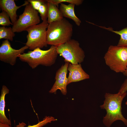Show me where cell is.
I'll return each mask as SVG.
<instances>
[{"label": "cell", "mask_w": 127, "mask_h": 127, "mask_svg": "<svg viewBox=\"0 0 127 127\" xmlns=\"http://www.w3.org/2000/svg\"><path fill=\"white\" fill-rule=\"evenodd\" d=\"M127 94V92L105 94L103 103L100 107L105 109L106 111V114L103 118V122L107 127H110L114 122L117 120L122 121L127 126V119L124 117L121 112L122 102Z\"/></svg>", "instance_id": "cell-1"}, {"label": "cell", "mask_w": 127, "mask_h": 127, "mask_svg": "<svg viewBox=\"0 0 127 127\" xmlns=\"http://www.w3.org/2000/svg\"><path fill=\"white\" fill-rule=\"evenodd\" d=\"M72 24L65 18L49 24L47 30L48 44L57 47L71 39Z\"/></svg>", "instance_id": "cell-2"}, {"label": "cell", "mask_w": 127, "mask_h": 127, "mask_svg": "<svg viewBox=\"0 0 127 127\" xmlns=\"http://www.w3.org/2000/svg\"><path fill=\"white\" fill-rule=\"evenodd\" d=\"M58 54L56 47L51 46L46 50L36 48L20 55L18 57L21 61L27 63L33 69L40 65L46 66L52 65L55 63Z\"/></svg>", "instance_id": "cell-3"}, {"label": "cell", "mask_w": 127, "mask_h": 127, "mask_svg": "<svg viewBox=\"0 0 127 127\" xmlns=\"http://www.w3.org/2000/svg\"><path fill=\"white\" fill-rule=\"evenodd\" d=\"M104 58L111 69L116 73H123L127 67V47L111 45Z\"/></svg>", "instance_id": "cell-4"}, {"label": "cell", "mask_w": 127, "mask_h": 127, "mask_svg": "<svg viewBox=\"0 0 127 127\" xmlns=\"http://www.w3.org/2000/svg\"><path fill=\"white\" fill-rule=\"evenodd\" d=\"M48 24L47 20L43 21L26 29L28 34L25 44L30 50H33L37 48L41 49L47 46V30Z\"/></svg>", "instance_id": "cell-5"}, {"label": "cell", "mask_w": 127, "mask_h": 127, "mask_svg": "<svg viewBox=\"0 0 127 127\" xmlns=\"http://www.w3.org/2000/svg\"><path fill=\"white\" fill-rule=\"evenodd\" d=\"M57 53L64 59L65 62L72 64H80L85 57L84 51L80 46L78 41L71 39L56 47Z\"/></svg>", "instance_id": "cell-6"}, {"label": "cell", "mask_w": 127, "mask_h": 127, "mask_svg": "<svg viewBox=\"0 0 127 127\" xmlns=\"http://www.w3.org/2000/svg\"><path fill=\"white\" fill-rule=\"evenodd\" d=\"M40 21L38 12L29 3L25 6L23 13L12 25V30L15 33L20 32L26 31L31 26L40 24Z\"/></svg>", "instance_id": "cell-7"}, {"label": "cell", "mask_w": 127, "mask_h": 127, "mask_svg": "<svg viewBox=\"0 0 127 127\" xmlns=\"http://www.w3.org/2000/svg\"><path fill=\"white\" fill-rule=\"evenodd\" d=\"M28 48L26 45L18 49L12 48L9 40L3 41L0 47V60L13 66L15 64L19 56Z\"/></svg>", "instance_id": "cell-8"}, {"label": "cell", "mask_w": 127, "mask_h": 127, "mask_svg": "<svg viewBox=\"0 0 127 127\" xmlns=\"http://www.w3.org/2000/svg\"><path fill=\"white\" fill-rule=\"evenodd\" d=\"M69 63L65 62L64 64L57 71L55 76V81L49 91L50 93H55L57 90H59L63 95H66L67 94V86L68 84L67 75Z\"/></svg>", "instance_id": "cell-9"}, {"label": "cell", "mask_w": 127, "mask_h": 127, "mask_svg": "<svg viewBox=\"0 0 127 127\" xmlns=\"http://www.w3.org/2000/svg\"><path fill=\"white\" fill-rule=\"evenodd\" d=\"M67 69L69 71L67 77L68 85L90 78L89 75L83 70L80 64H73L69 63Z\"/></svg>", "instance_id": "cell-10"}, {"label": "cell", "mask_w": 127, "mask_h": 127, "mask_svg": "<svg viewBox=\"0 0 127 127\" xmlns=\"http://www.w3.org/2000/svg\"><path fill=\"white\" fill-rule=\"evenodd\" d=\"M29 3L25 1L23 4L17 6L14 0H0V7L2 11L6 12L9 16L11 21L13 25L17 20V10L20 7L25 6Z\"/></svg>", "instance_id": "cell-11"}, {"label": "cell", "mask_w": 127, "mask_h": 127, "mask_svg": "<svg viewBox=\"0 0 127 127\" xmlns=\"http://www.w3.org/2000/svg\"><path fill=\"white\" fill-rule=\"evenodd\" d=\"M59 9L64 17L72 20L78 26L80 25L81 21L76 15L74 11L75 5L69 4L67 5L63 3L60 4Z\"/></svg>", "instance_id": "cell-12"}, {"label": "cell", "mask_w": 127, "mask_h": 127, "mask_svg": "<svg viewBox=\"0 0 127 127\" xmlns=\"http://www.w3.org/2000/svg\"><path fill=\"white\" fill-rule=\"evenodd\" d=\"M27 1L31 4L32 7L40 13L43 21L47 20L48 5L47 2L46 0H28Z\"/></svg>", "instance_id": "cell-13"}, {"label": "cell", "mask_w": 127, "mask_h": 127, "mask_svg": "<svg viewBox=\"0 0 127 127\" xmlns=\"http://www.w3.org/2000/svg\"><path fill=\"white\" fill-rule=\"evenodd\" d=\"M9 92V89L5 86H2L0 96V123L11 126V121L6 117L5 112V97Z\"/></svg>", "instance_id": "cell-14"}, {"label": "cell", "mask_w": 127, "mask_h": 127, "mask_svg": "<svg viewBox=\"0 0 127 127\" xmlns=\"http://www.w3.org/2000/svg\"><path fill=\"white\" fill-rule=\"evenodd\" d=\"M47 2L48 5L47 20L49 24L60 20L64 18L58 7L52 3Z\"/></svg>", "instance_id": "cell-15"}, {"label": "cell", "mask_w": 127, "mask_h": 127, "mask_svg": "<svg viewBox=\"0 0 127 127\" xmlns=\"http://www.w3.org/2000/svg\"><path fill=\"white\" fill-rule=\"evenodd\" d=\"M97 26L119 35L120 38L117 46L127 47V27L120 30L115 31L111 27L107 28L102 26Z\"/></svg>", "instance_id": "cell-16"}, {"label": "cell", "mask_w": 127, "mask_h": 127, "mask_svg": "<svg viewBox=\"0 0 127 127\" xmlns=\"http://www.w3.org/2000/svg\"><path fill=\"white\" fill-rule=\"evenodd\" d=\"M15 35L12 28L6 27L5 26L0 27V40L4 39L12 41Z\"/></svg>", "instance_id": "cell-17"}, {"label": "cell", "mask_w": 127, "mask_h": 127, "mask_svg": "<svg viewBox=\"0 0 127 127\" xmlns=\"http://www.w3.org/2000/svg\"><path fill=\"white\" fill-rule=\"evenodd\" d=\"M57 119L52 116H46L43 119V120L39 122L36 124L32 125H29L27 127H41L47 124L51 123L52 121L56 120ZM26 124L23 123H19L18 125H17L16 127H25Z\"/></svg>", "instance_id": "cell-18"}, {"label": "cell", "mask_w": 127, "mask_h": 127, "mask_svg": "<svg viewBox=\"0 0 127 127\" xmlns=\"http://www.w3.org/2000/svg\"><path fill=\"white\" fill-rule=\"evenodd\" d=\"M10 18L9 16L6 12L2 11L0 13V25L3 26L13 25Z\"/></svg>", "instance_id": "cell-19"}, {"label": "cell", "mask_w": 127, "mask_h": 127, "mask_svg": "<svg viewBox=\"0 0 127 127\" xmlns=\"http://www.w3.org/2000/svg\"><path fill=\"white\" fill-rule=\"evenodd\" d=\"M47 1L50 2L55 4L58 7L59 4L64 2L73 4L76 6L81 4L83 1L82 0H47Z\"/></svg>", "instance_id": "cell-20"}, {"label": "cell", "mask_w": 127, "mask_h": 127, "mask_svg": "<svg viewBox=\"0 0 127 127\" xmlns=\"http://www.w3.org/2000/svg\"><path fill=\"white\" fill-rule=\"evenodd\" d=\"M127 91V77L122 84L119 92L123 93Z\"/></svg>", "instance_id": "cell-21"}, {"label": "cell", "mask_w": 127, "mask_h": 127, "mask_svg": "<svg viewBox=\"0 0 127 127\" xmlns=\"http://www.w3.org/2000/svg\"><path fill=\"white\" fill-rule=\"evenodd\" d=\"M0 127H11V126L0 123Z\"/></svg>", "instance_id": "cell-22"}, {"label": "cell", "mask_w": 127, "mask_h": 127, "mask_svg": "<svg viewBox=\"0 0 127 127\" xmlns=\"http://www.w3.org/2000/svg\"><path fill=\"white\" fill-rule=\"evenodd\" d=\"M123 74L124 75L127 76V67L125 71L123 73Z\"/></svg>", "instance_id": "cell-23"}]
</instances>
